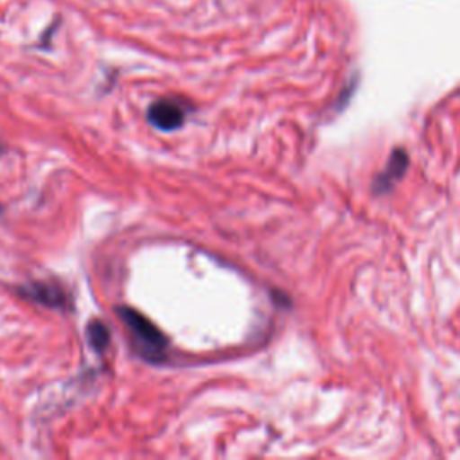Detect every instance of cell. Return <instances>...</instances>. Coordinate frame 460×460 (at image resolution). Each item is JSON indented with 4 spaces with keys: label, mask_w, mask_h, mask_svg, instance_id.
Returning <instances> with one entry per match:
<instances>
[{
    "label": "cell",
    "mask_w": 460,
    "mask_h": 460,
    "mask_svg": "<svg viewBox=\"0 0 460 460\" xmlns=\"http://www.w3.org/2000/svg\"><path fill=\"white\" fill-rule=\"evenodd\" d=\"M117 313H119V318L129 329L131 336L135 338V343L140 354H144L149 359L162 358L164 349L167 347V340L160 332V329L151 320H147L142 313L131 307H119Z\"/></svg>",
    "instance_id": "cell-1"
},
{
    "label": "cell",
    "mask_w": 460,
    "mask_h": 460,
    "mask_svg": "<svg viewBox=\"0 0 460 460\" xmlns=\"http://www.w3.org/2000/svg\"><path fill=\"white\" fill-rule=\"evenodd\" d=\"M147 117L155 128L162 131H172L183 124L185 111L178 102L169 99H160L149 106Z\"/></svg>",
    "instance_id": "cell-2"
},
{
    "label": "cell",
    "mask_w": 460,
    "mask_h": 460,
    "mask_svg": "<svg viewBox=\"0 0 460 460\" xmlns=\"http://www.w3.org/2000/svg\"><path fill=\"white\" fill-rule=\"evenodd\" d=\"M406 165H408V156H406V153H404L402 149L394 151V155H392L390 160H388L386 169L377 176V180H376V183H374L376 190H377V192L388 190L390 185H394V181H397V180L402 176Z\"/></svg>",
    "instance_id": "cell-3"
},
{
    "label": "cell",
    "mask_w": 460,
    "mask_h": 460,
    "mask_svg": "<svg viewBox=\"0 0 460 460\" xmlns=\"http://www.w3.org/2000/svg\"><path fill=\"white\" fill-rule=\"evenodd\" d=\"M23 293L40 302V304H45V305H52V307H59L65 304V293L58 288V286H52V284H43V282H36L32 286H27L23 289Z\"/></svg>",
    "instance_id": "cell-4"
},
{
    "label": "cell",
    "mask_w": 460,
    "mask_h": 460,
    "mask_svg": "<svg viewBox=\"0 0 460 460\" xmlns=\"http://www.w3.org/2000/svg\"><path fill=\"white\" fill-rule=\"evenodd\" d=\"M86 338L95 352H104L110 345V331L101 320H92L86 327Z\"/></svg>",
    "instance_id": "cell-5"
},
{
    "label": "cell",
    "mask_w": 460,
    "mask_h": 460,
    "mask_svg": "<svg viewBox=\"0 0 460 460\" xmlns=\"http://www.w3.org/2000/svg\"><path fill=\"white\" fill-rule=\"evenodd\" d=\"M0 153H2V147H0Z\"/></svg>",
    "instance_id": "cell-6"
}]
</instances>
